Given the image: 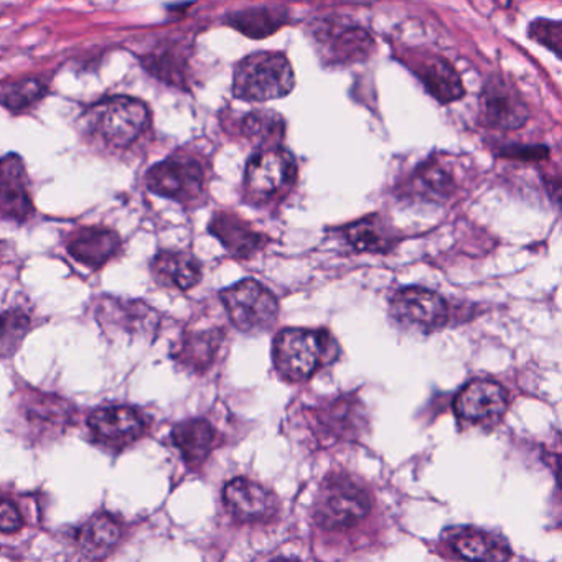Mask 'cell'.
I'll use <instances>...</instances> for the list:
<instances>
[{
    "label": "cell",
    "instance_id": "cell-1",
    "mask_svg": "<svg viewBox=\"0 0 562 562\" xmlns=\"http://www.w3.org/2000/svg\"><path fill=\"white\" fill-rule=\"evenodd\" d=\"M80 124L88 137L106 149H127L146 133L150 111L137 98L108 97L88 106Z\"/></svg>",
    "mask_w": 562,
    "mask_h": 562
},
{
    "label": "cell",
    "instance_id": "cell-2",
    "mask_svg": "<svg viewBox=\"0 0 562 562\" xmlns=\"http://www.w3.org/2000/svg\"><path fill=\"white\" fill-rule=\"evenodd\" d=\"M338 358V344L327 330L284 328L272 345V361L282 380L304 383Z\"/></svg>",
    "mask_w": 562,
    "mask_h": 562
},
{
    "label": "cell",
    "instance_id": "cell-3",
    "mask_svg": "<svg viewBox=\"0 0 562 562\" xmlns=\"http://www.w3.org/2000/svg\"><path fill=\"white\" fill-rule=\"evenodd\" d=\"M373 509V498L363 483L348 473H331L324 480L312 515L324 531H347L363 522Z\"/></svg>",
    "mask_w": 562,
    "mask_h": 562
},
{
    "label": "cell",
    "instance_id": "cell-4",
    "mask_svg": "<svg viewBox=\"0 0 562 562\" xmlns=\"http://www.w3.org/2000/svg\"><path fill=\"white\" fill-rule=\"evenodd\" d=\"M295 88V75L284 54L259 52L239 61L233 77V94L248 103H266L288 97Z\"/></svg>",
    "mask_w": 562,
    "mask_h": 562
},
{
    "label": "cell",
    "instance_id": "cell-5",
    "mask_svg": "<svg viewBox=\"0 0 562 562\" xmlns=\"http://www.w3.org/2000/svg\"><path fill=\"white\" fill-rule=\"evenodd\" d=\"M297 180V164L281 146L259 147L245 172V200L251 205H268L288 195Z\"/></svg>",
    "mask_w": 562,
    "mask_h": 562
},
{
    "label": "cell",
    "instance_id": "cell-6",
    "mask_svg": "<svg viewBox=\"0 0 562 562\" xmlns=\"http://www.w3.org/2000/svg\"><path fill=\"white\" fill-rule=\"evenodd\" d=\"M229 322L243 334H262L279 317V301L256 279H245L220 292Z\"/></svg>",
    "mask_w": 562,
    "mask_h": 562
},
{
    "label": "cell",
    "instance_id": "cell-7",
    "mask_svg": "<svg viewBox=\"0 0 562 562\" xmlns=\"http://www.w3.org/2000/svg\"><path fill=\"white\" fill-rule=\"evenodd\" d=\"M146 187L154 195L186 206L199 205L205 199V169L195 157L177 154L147 170Z\"/></svg>",
    "mask_w": 562,
    "mask_h": 562
},
{
    "label": "cell",
    "instance_id": "cell-8",
    "mask_svg": "<svg viewBox=\"0 0 562 562\" xmlns=\"http://www.w3.org/2000/svg\"><path fill=\"white\" fill-rule=\"evenodd\" d=\"M390 315L404 330L429 335L442 330L450 321L446 299L429 289L411 285L400 289L390 301Z\"/></svg>",
    "mask_w": 562,
    "mask_h": 562
},
{
    "label": "cell",
    "instance_id": "cell-9",
    "mask_svg": "<svg viewBox=\"0 0 562 562\" xmlns=\"http://www.w3.org/2000/svg\"><path fill=\"white\" fill-rule=\"evenodd\" d=\"M480 120L490 130L518 131L528 123L529 110L512 81L492 75L480 94Z\"/></svg>",
    "mask_w": 562,
    "mask_h": 562
},
{
    "label": "cell",
    "instance_id": "cell-10",
    "mask_svg": "<svg viewBox=\"0 0 562 562\" xmlns=\"http://www.w3.org/2000/svg\"><path fill=\"white\" fill-rule=\"evenodd\" d=\"M314 41L328 65H353L368 60L374 41L364 29L325 21L314 27Z\"/></svg>",
    "mask_w": 562,
    "mask_h": 562
},
{
    "label": "cell",
    "instance_id": "cell-11",
    "mask_svg": "<svg viewBox=\"0 0 562 562\" xmlns=\"http://www.w3.org/2000/svg\"><path fill=\"white\" fill-rule=\"evenodd\" d=\"M315 426L324 446L338 442H353L367 429L364 406L353 394L335 397L324 406L314 409Z\"/></svg>",
    "mask_w": 562,
    "mask_h": 562
},
{
    "label": "cell",
    "instance_id": "cell-12",
    "mask_svg": "<svg viewBox=\"0 0 562 562\" xmlns=\"http://www.w3.org/2000/svg\"><path fill=\"white\" fill-rule=\"evenodd\" d=\"M88 427L94 442L106 449L123 450L146 436L147 419L133 406H106L90 414Z\"/></svg>",
    "mask_w": 562,
    "mask_h": 562
},
{
    "label": "cell",
    "instance_id": "cell-13",
    "mask_svg": "<svg viewBox=\"0 0 562 562\" xmlns=\"http://www.w3.org/2000/svg\"><path fill=\"white\" fill-rule=\"evenodd\" d=\"M508 393L492 380L467 383L453 401V411L463 423L472 426H495L508 411Z\"/></svg>",
    "mask_w": 562,
    "mask_h": 562
},
{
    "label": "cell",
    "instance_id": "cell-14",
    "mask_svg": "<svg viewBox=\"0 0 562 562\" xmlns=\"http://www.w3.org/2000/svg\"><path fill=\"white\" fill-rule=\"evenodd\" d=\"M223 502L233 518L241 522H268L279 512L278 496L261 483L246 476L226 483Z\"/></svg>",
    "mask_w": 562,
    "mask_h": 562
},
{
    "label": "cell",
    "instance_id": "cell-15",
    "mask_svg": "<svg viewBox=\"0 0 562 562\" xmlns=\"http://www.w3.org/2000/svg\"><path fill=\"white\" fill-rule=\"evenodd\" d=\"M21 416L35 437L54 439L74 424L75 407L55 394L29 393L21 403Z\"/></svg>",
    "mask_w": 562,
    "mask_h": 562
},
{
    "label": "cell",
    "instance_id": "cell-16",
    "mask_svg": "<svg viewBox=\"0 0 562 562\" xmlns=\"http://www.w3.org/2000/svg\"><path fill=\"white\" fill-rule=\"evenodd\" d=\"M97 318L104 328H114L131 337H156L160 317L143 301L103 297L98 302Z\"/></svg>",
    "mask_w": 562,
    "mask_h": 562
},
{
    "label": "cell",
    "instance_id": "cell-17",
    "mask_svg": "<svg viewBox=\"0 0 562 562\" xmlns=\"http://www.w3.org/2000/svg\"><path fill=\"white\" fill-rule=\"evenodd\" d=\"M34 213L24 160L18 154L0 159V218L27 222Z\"/></svg>",
    "mask_w": 562,
    "mask_h": 562
},
{
    "label": "cell",
    "instance_id": "cell-18",
    "mask_svg": "<svg viewBox=\"0 0 562 562\" xmlns=\"http://www.w3.org/2000/svg\"><path fill=\"white\" fill-rule=\"evenodd\" d=\"M209 229L222 243L223 248L236 259H251L269 243L268 236L252 228L246 220L235 213H215Z\"/></svg>",
    "mask_w": 562,
    "mask_h": 562
},
{
    "label": "cell",
    "instance_id": "cell-19",
    "mask_svg": "<svg viewBox=\"0 0 562 562\" xmlns=\"http://www.w3.org/2000/svg\"><path fill=\"white\" fill-rule=\"evenodd\" d=\"M442 539L457 558L467 561H506L512 558L508 542L483 529L470 526L450 528L443 532Z\"/></svg>",
    "mask_w": 562,
    "mask_h": 562
},
{
    "label": "cell",
    "instance_id": "cell-20",
    "mask_svg": "<svg viewBox=\"0 0 562 562\" xmlns=\"http://www.w3.org/2000/svg\"><path fill=\"white\" fill-rule=\"evenodd\" d=\"M121 246L123 241L113 229L88 226V228L78 229L71 236L67 251L75 261L81 262L87 268L100 269L120 255Z\"/></svg>",
    "mask_w": 562,
    "mask_h": 562
},
{
    "label": "cell",
    "instance_id": "cell-21",
    "mask_svg": "<svg viewBox=\"0 0 562 562\" xmlns=\"http://www.w3.org/2000/svg\"><path fill=\"white\" fill-rule=\"evenodd\" d=\"M225 338V330L220 327L187 331L172 353L173 360L192 373H205L218 358Z\"/></svg>",
    "mask_w": 562,
    "mask_h": 562
},
{
    "label": "cell",
    "instance_id": "cell-22",
    "mask_svg": "<svg viewBox=\"0 0 562 562\" xmlns=\"http://www.w3.org/2000/svg\"><path fill=\"white\" fill-rule=\"evenodd\" d=\"M150 272L162 288L190 291L202 281L203 269L195 256L186 251H160L150 261Z\"/></svg>",
    "mask_w": 562,
    "mask_h": 562
},
{
    "label": "cell",
    "instance_id": "cell-23",
    "mask_svg": "<svg viewBox=\"0 0 562 562\" xmlns=\"http://www.w3.org/2000/svg\"><path fill=\"white\" fill-rule=\"evenodd\" d=\"M216 429L209 419L182 420L172 429V442L190 469L202 465L216 447Z\"/></svg>",
    "mask_w": 562,
    "mask_h": 562
},
{
    "label": "cell",
    "instance_id": "cell-24",
    "mask_svg": "<svg viewBox=\"0 0 562 562\" xmlns=\"http://www.w3.org/2000/svg\"><path fill=\"white\" fill-rule=\"evenodd\" d=\"M139 60L144 70L162 83L186 88L189 50L183 42L157 44L153 50L139 55Z\"/></svg>",
    "mask_w": 562,
    "mask_h": 562
},
{
    "label": "cell",
    "instance_id": "cell-25",
    "mask_svg": "<svg viewBox=\"0 0 562 562\" xmlns=\"http://www.w3.org/2000/svg\"><path fill=\"white\" fill-rule=\"evenodd\" d=\"M414 71H416L417 78L426 88L427 93L436 98L439 103H453L465 93L459 74L446 58L430 55V57L417 61Z\"/></svg>",
    "mask_w": 562,
    "mask_h": 562
},
{
    "label": "cell",
    "instance_id": "cell-26",
    "mask_svg": "<svg viewBox=\"0 0 562 562\" xmlns=\"http://www.w3.org/2000/svg\"><path fill=\"white\" fill-rule=\"evenodd\" d=\"M341 233L355 251L370 255H386L400 243V235L376 215L351 223Z\"/></svg>",
    "mask_w": 562,
    "mask_h": 562
},
{
    "label": "cell",
    "instance_id": "cell-27",
    "mask_svg": "<svg viewBox=\"0 0 562 562\" xmlns=\"http://www.w3.org/2000/svg\"><path fill=\"white\" fill-rule=\"evenodd\" d=\"M121 536L120 521L108 513H98L81 526L77 544L87 558L104 559L117 548Z\"/></svg>",
    "mask_w": 562,
    "mask_h": 562
},
{
    "label": "cell",
    "instance_id": "cell-28",
    "mask_svg": "<svg viewBox=\"0 0 562 562\" xmlns=\"http://www.w3.org/2000/svg\"><path fill=\"white\" fill-rule=\"evenodd\" d=\"M409 189L419 200L442 203L456 193L457 182L443 160L429 159L416 170Z\"/></svg>",
    "mask_w": 562,
    "mask_h": 562
},
{
    "label": "cell",
    "instance_id": "cell-29",
    "mask_svg": "<svg viewBox=\"0 0 562 562\" xmlns=\"http://www.w3.org/2000/svg\"><path fill=\"white\" fill-rule=\"evenodd\" d=\"M226 24L246 37H269L288 24V11L284 8H251L233 12L226 18Z\"/></svg>",
    "mask_w": 562,
    "mask_h": 562
},
{
    "label": "cell",
    "instance_id": "cell-30",
    "mask_svg": "<svg viewBox=\"0 0 562 562\" xmlns=\"http://www.w3.org/2000/svg\"><path fill=\"white\" fill-rule=\"evenodd\" d=\"M47 94L48 85L42 78H25L14 83L0 85V104L14 114L37 106Z\"/></svg>",
    "mask_w": 562,
    "mask_h": 562
},
{
    "label": "cell",
    "instance_id": "cell-31",
    "mask_svg": "<svg viewBox=\"0 0 562 562\" xmlns=\"http://www.w3.org/2000/svg\"><path fill=\"white\" fill-rule=\"evenodd\" d=\"M31 331L27 312L12 308L0 312V360L14 357Z\"/></svg>",
    "mask_w": 562,
    "mask_h": 562
},
{
    "label": "cell",
    "instance_id": "cell-32",
    "mask_svg": "<svg viewBox=\"0 0 562 562\" xmlns=\"http://www.w3.org/2000/svg\"><path fill=\"white\" fill-rule=\"evenodd\" d=\"M243 133L259 147L281 146L284 121L271 111H255L243 121Z\"/></svg>",
    "mask_w": 562,
    "mask_h": 562
},
{
    "label": "cell",
    "instance_id": "cell-33",
    "mask_svg": "<svg viewBox=\"0 0 562 562\" xmlns=\"http://www.w3.org/2000/svg\"><path fill=\"white\" fill-rule=\"evenodd\" d=\"M529 37L536 44L549 48L555 57L562 55V25L561 22L548 21V19H538L531 22L528 31Z\"/></svg>",
    "mask_w": 562,
    "mask_h": 562
},
{
    "label": "cell",
    "instance_id": "cell-34",
    "mask_svg": "<svg viewBox=\"0 0 562 562\" xmlns=\"http://www.w3.org/2000/svg\"><path fill=\"white\" fill-rule=\"evenodd\" d=\"M505 159L519 160V162H541L549 157V149L546 146H521V144H509L498 153Z\"/></svg>",
    "mask_w": 562,
    "mask_h": 562
},
{
    "label": "cell",
    "instance_id": "cell-35",
    "mask_svg": "<svg viewBox=\"0 0 562 562\" xmlns=\"http://www.w3.org/2000/svg\"><path fill=\"white\" fill-rule=\"evenodd\" d=\"M24 516L14 502L0 496V532L2 535H14L24 528Z\"/></svg>",
    "mask_w": 562,
    "mask_h": 562
}]
</instances>
